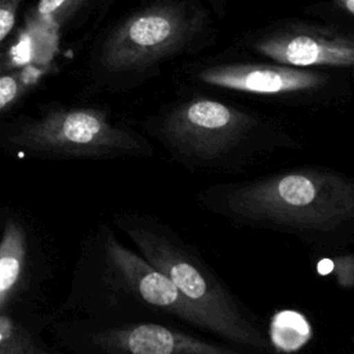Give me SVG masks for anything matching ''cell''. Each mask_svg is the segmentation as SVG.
<instances>
[{
	"mask_svg": "<svg viewBox=\"0 0 354 354\" xmlns=\"http://www.w3.org/2000/svg\"><path fill=\"white\" fill-rule=\"evenodd\" d=\"M19 93V83L14 76H0V111L10 105Z\"/></svg>",
	"mask_w": 354,
	"mask_h": 354,
	"instance_id": "13",
	"label": "cell"
},
{
	"mask_svg": "<svg viewBox=\"0 0 354 354\" xmlns=\"http://www.w3.org/2000/svg\"><path fill=\"white\" fill-rule=\"evenodd\" d=\"M260 54L277 64L308 66H351L354 47L350 40L307 33H288L264 39L256 44Z\"/></svg>",
	"mask_w": 354,
	"mask_h": 354,
	"instance_id": "9",
	"label": "cell"
},
{
	"mask_svg": "<svg viewBox=\"0 0 354 354\" xmlns=\"http://www.w3.org/2000/svg\"><path fill=\"white\" fill-rule=\"evenodd\" d=\"M332 264V272L337 285L343 289H351L354 285V256L351 253L336 256Z\"/></svg>",
	"mask_w": 354,
	"mask_h": 354,
	"instance_id": "11",
	"label": "cell"
},
{
	"mask_svg": "<svg viewBox=\"0 0 354 354\" xmlns=\"http://www.w3.org/2000/svg\"><path fill=\"white\" fill-rule=\"evenodd\" d=\"M145 130L189 170L238 171L257 156L296 147L274 122L206 97L166 105L147 119Z\"/></svg>",
	"mask_w": 354,
	"mask_h": 354,
	"instance_id": "2",
	"label": "cell"
},
{
	"mask_svg": "<svg viewBox=\"0 0 354 354\" xmlns=\"http://www.w3.org/2000/svg\"><path fill=\"white\" fill-rule=\"evenodd\" d=\"M199 201L234 223L313 241L342 232L354 220V183L325 167H296L254 180L206 188Z\"/></svg>",
	"mask_w": 354,
	"mask_h": 354,
	"instance_id": "1",
	"label": "cell"
},
{
	"mask_svg": "<svg viewBox=\"0 0 354 354\" xmlns=\"http://www.w3.org/2000/svg\"><path fill=\"white\" fill-rule=\"evenodd\" d=\"M191 29L169 11H149L123 24L97 55V80L108 90L138 84L148 71L177 53Z\"/></svg>",
	"mask_w": 354,
	"mask_h": 354,
	"instance_id": "6",
	"label": "cell"
},
{
	"mask_svg": "<svg viewBox=\"0 0 354 354\" xmlns=\"http://www.w3.org/2000/svg\"><path fill=\"white\" fill-rule=\"evenodd\" d=\"M113 223L205 317L209 332L242 348L268 350L270 340L256 317L173 228L148 214L129 212L115 214Z\"/></svg>",
	"mask_w": 354,
	"mask_h": 354,
	"instance_id": "3",
	"label": "cell"
},
{
	"mask_svg": "<svg viewBox=\"0 0 354 354\" xmlns=\"http://www.w3.org/2000/svg\"><path fill=\"white\" fill-rule=\"evenodd\" d=\"M18 141L35 152L64 159L151 156L149 141L100 108L55 109L26 124Z\"/></svg>",
	"mask_w": 354,
	"mask_h": 354,
	"instance_id": "4",
	"label": "cell"
},
{
	"mask_svg": "<svg viewBox=\"0 0 354 354\" xmlns=\"http://www.w3.org/2000/svg\"><path fill=\"white\" fill-rule=\"evenodd\" d=\"M196 79L207 86L278 100H321L329 76L306 68L264 64H224L203 68Z\"/></svg>",
	"mask_w": 354,
	"mask_h": 354,
	"instance_id": "7",
	"label": "cell"
},
{
	"mask_svg": "<svg viewBox=\"0 0 354 354\" xmlns=\"http://www.w3.org/2000/svg\"><path fill=\"white\" fill-rule=\"evenodd\" d=\"M25 261V238L21 228L10 224L0 242V306L18 282Z\"/></svg>",
	"mask_w": 354,
	"mask_h": 354,
	"instance_id": "10",
	"label": "cell"
},
{
	"mask_svg": "<svg viewBox=\"0 0 354 354\" xmlns=\"http://www.w3.org/2000/svg\"><path fill=\"white\" fill-rule=\"evenodd\" d=\"M69 0H40L37 4V12L41 17H50L61 10Z\"/></svg>",
	"mask_w": 354,
	"mask_h": 354,
	"instance_id": "14",
	"label": "cell"
},
{
	"mask_svg": "<svg viewBox=\"0 0 354 354\" xmlns=\"http://www.w3.org/2000/svg\"><path fill=\"white\" fill-rule=\"evenodd\" d=\"M104 322V321H102ZM87 346L104 354H236L238 348L184 333L158 322L101 324L87 333Z\"/></svg>",
	"mask_w": 354,
	"mask_h": 354,
	"instance_id": "8",
	"label": "cell"
},
{
	"mask_svg": "<svg viewBox=\"0 0 354 354\" xmlns=\"http://www.w3.org/2000/svg\"><path fill=\"white\" fill-rule=\"evenodd\" d=\"M19 0H0V41H3L15 25Z\"/></svg>",
	"mask_w": 354,
	"mask_h": 354,
	"instance_id": "12",
	"label": "cell"
},
{
	"mask_svg": "<svg viewBox=\"0 0 354 354\" xmlns=\"http://www.w3.org/2000/svg\"><path fill=\"white\" fill-rule=\"evenodd\" d=\"M100 249V281L102 292L122 303L133 304L136 314L176 318L191 326L209 330L205 317L180 293L174 283L151 266L140 253L130 250L102 227L97 243Z\"/></svg>",
	"mask_w": 354,
	"mask_h": 354,
	"instance_id": "5",
	"label": "cell"
}]
</instances>
